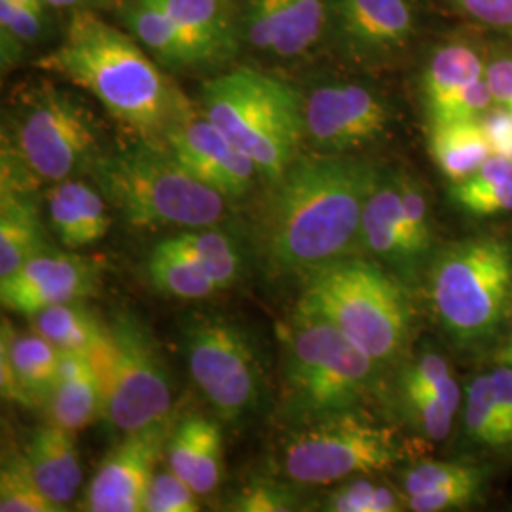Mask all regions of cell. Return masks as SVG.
<instances>
[{
  "label": "cell",
  "instance_id": "cell-45",
  "mask_svg": "<svg viewBox=\"0 0 512 512\" xmlns=\"http://www.w3.org/2000/svg\"><path fill=\"white\" fill-rule=\"evenodd\" d=\"M467 18L512 35V0H450Z\"/></svg>",
  "mask_w": 512,
  "mask_h": 512
},
{
  "label": "cell",
  "instance_id": "cell-11",
  "mask_svg": "<svg viewBox=\"0 0 512 512\" xmlns=\"http://www.w3.org/2000/svg\"><path fill=\"white\" fill-rule=\"evenodd\" d=\"M403 458L397 435L355 410L296 425L281 444L285 480L298 486H329L346 478L391 469Z\"/></svg>",
  "mask_w": 512,
  "mask_h": 512
},
{
  "label": "cell",
  "instance_id": "cell-16",
  "mask_svg": "<svg viewBox=\"0 0 512 512\" xmlns=\"http://www.w3.org/2000/svg\"><path fill=\"white\" fill-rule=\"evenodd\" d=\"M61 365V351L37 330L21 332L2 321L0 389L6 401L42 408L48 403Z\"/></svg>",
  "mask_w": 512,
  "mask_h": 512
},
{
  "label": "cell",
  "instance_id": "cell-41",
  "mask_svg": "<svg viewBox=\"0 0 512 512\" xmlns=\"http://www.w3.org/2000/svg\"><path fill=\"white\" fill-rule=\"evenodd\" d=\"M395 177H397V184H399L404 217L408 222L410 241H412L414 253L423 264L431 253V224H429L427 198H425V192H423L421 184L414 177L406 175L403 171L395 173Z\"/></svg>",
  "mask_w": 512,
  "mask_h": 512
},
{
  "label": "cell",
  "instance_id": "cell-32",
  "mask_svg": "<svg viewBox=\"0 0 512 512\" xmlns=\"http://www.w3.org/2000/svg\"><path fill=\"white\" fill-rule=\"evenodd\" d=\"M465 433L478 446L501 450L511 448L512 433L509 423L505 420L497 399L490 372L476 374L469 382L465 395Z\"/></svg>",
  "mask_w": 512,
  "mask_h": 512
},
{
  "label": "cell",
  "instance_id": "cell-9",
  "mask_svg": "<svg viewBox=\"0 0 512 512\" xmlns=\"http://www.w3.org/2000/svg\"><path fill=\"white\" fill-rule=\"evenodd\" d=\"M92 363L103 385V420L112 431L128 435L173 416V385L162 349L137 313L112 315L107 348Z\"/></svg>",
  "mask_w": 512,
  "mask_h": 512
},
{
  "label": "cell",
  "instance_id": "cell-7",
  "mask_svg": "<svg viewBox=\"0 0 512 512\" xmlns=\"http://www.w3.org/2000/svg\"><path fill=\"white\" fill-rule=\"evenodd\" d=\"M205 116L277 183L298 158L306 139L304 95L289 82L251 67H238L205 82Z\"/></svg>",
  "mask_w": 512,
  "mask_h": 512
},
{
  "label": "cell",
  "instance_id": "cell-51",
  "mask_svg": "<svg viewBox=\"0 0 512 512\" xmlns=\"http://www.w3.org/2000/svg\"><path fill=\"white\" fill-rule=\"evenodd\" d=\"M19 4H23V6H29V8H33V10H37V12H42L44 14V6H46V2L44 0H16Z\"/></svg>",
  "mask_w": 512,
  "mask_h": 512
},
{
  "label": "cell",
  "instance_id": "cell-18",
  "mask_svg": "<svg viewBox=\"0 0 512 512\" xmlns=\"http://www.w3.org/2000/svg\"><path fill=\"white\" fill-rule=\"evenodd\" d=\"M332 18L342 42L365 57L393 54L414 35L410 0H332Z\"/></svg>",
  "mask_w": 512,
  "mask_h": 512
},
{
  "label": "cell",
  "instance_id": "cell-27",
  "mask_svg": "<svg viewBox=\"0 0 512 512\" xmlns=\"http://www.w3.org/2000/svg\"><path fill=\"white\" fill-rule=\"evenodd\" d=\"M33 330L59 351L97 359L109 342V323H103L82 300L57 304L31 315Z\"/></svg>",
  "mask_w": 512,
  "mask_h": 512
},
{
  "label": "cell",
  "instance_id": "cell-28",
  "mask_svg": "<svg viewBox=\"0 0 512 512\" xmlns=\"http://www.w3.org/2000/svg\"><path fill=\"white\" fill-rule=\"evenodd\" d=\"M429 152L440 171L454 183L475 175L492 156L480 118L431 124Z\"/></svg>",
  "mask_w": 512,
  "mask_h": 512
},
{
  "label": "cell",
  "instance_id": "cell-1",
  "mask_svg": "<svg viewBox=\"0 0 512 512\" xmlns=\"http://www.w3.org/2000/svg\"><path fill=\"white\" fill-rule=\"evenodd\" d=\"M380 171L342 154L296 158L272 184L258 249L274 275H308L361 249V220Z\"/></svg>",
  "mask_w": 512,
  "mask_h": 512
},
{
  "label": "cell",
  "instance_id": "cell-12",
  "mask_svg": "<svg viewBox=\"0 0 512 512\" xmlns=\"http://www.w3.org/2000/svg\"><path fill=\"white\" fill-rule=\"evenodd\" d=\"M164 145L198 181L236 200L260 177L255 162L186 101L165 129Z\"/></svg>",
  "mask_w": 512,
  "mask_h": 512
},
{
  "label": "cell",
  "instance_id": "cell-14",
  "mask_svg": "<svg viewBox=\"0 0 512 512\" xmlns=\"http://www.w3.org/2000/svg\"><path fill=\"white\" fill-rule=\"evenodd\" d=\"M306 139L323 154H344L376 141L389 114L384 101L365 86L327 82L304 95Z\"/></svg>",
  "mask_w": 512,
  "mask_h": 512
},
{
  "label": "cell",
  "instance_id": "cell-25",
  "mask_svg": "<svg viewBox=\"0 0 512 512\" xmlns=\"http://www.w3.org/2000/svg\"><path fill=\"white\" fill-rule=\"evenodd\" d=\"M120 18L126 23L131 37H135L165 67H205L202 55L194 48V44L158 6L147 0H131L122 8Z\"/></svg>",
  "mask_w": 512,
  "mask_h": 512
},
{
  "label": "cell",
  "instance_id": "cell-35",
  "mask_svg": "<svg viewBox=\"0 0 512 512\" xmlns=\"http://www.w3.org/2000/svg\"><path fill=\"white\" fill-rule=\"evenodd\" d=\"M325 511L330 512H399L406 507V495L382 482L353 478L342 484L325 499Z\"/></svg>",
  "mask_w": 512,
  "mask_h": 512
},
{
  "label": "cell",
  "instance_id": "cell-29",
  "mask_svg": "<svg viewBox=\"0 0 512 512\" xmlns=\"http://www.w3.org/2000/svg\"><path fill=\"white\" fill-rule=\"evenodd\" d=\"M213 226H203L194 230H181L179 234L165 239L175 249L190 256L200 264L207 274L215 279L220 291L232 287L243 275L245 258L236 238Z\"/></svg>",
  "mask_w": 512,
  "mask_h": 512
},
{
  "label": "cell",
  "instance_id": "cell-8",
  "mask_svg": "<svg viewBox=\"0 0 512 512\" xmlns=\"http://www.w3.org/2000/svg\"><path fill=\"white\" fill-rule=\"evenodd\" d=\"M512 289V247L499 238L446 245L427 270V298L459 346H478L499 329Z\"/></svg>",
  "mask_w": 512,
  "mask_h": 512
},
{
  "label": "cell",
  "instance_id": "cell-3",
  "mask_svg": "<svg viewBox=\"0 0 512 512\" xmlns=\"http://www.w3.org/2000/svg\"><path fill=\"white\" fill-rule=\"evenodd\" d=\"M97 154V120L76 95L48 80L12 95L2 122L0 188L38 192L90 171Z\"/></svg>",
  "mask_w": 512,
  "mask_h": 512
},
{
  "label": "cell",
  "instance_id": "cell-21",
  "mask_svg": "<svg viewBox=\"0 0 512 512\" xmlns=\"http://www.w3.org/2000/svg\"><path fill=\"white\" fill-rule=\"evenodd\" d=\"M23 452L40 490L65 511L82 486V465L73 431L46 421L33 431Z\"/></svg>",
  "mask_w": 512,
  "mask_h": 512
},
{
  "label": "cell",
  "instance_id": "cell-5",
  "mask_svg": "<svg viewBox=\"0 0 512 512\" xmlns=\"http://www.w3.org/2000/svg\"><path fill=\"white\" fill-rule=\"evenodd\" d=\"M283 408L300 425L351 412L380 374L368 357L329 321L304 311L279 327Z\"/></svg>",
  "mask_w": 512,
  "mask_h": 512
},
{
  "label": "cell",
  "instance_id": "cell-39",
  "mask_svg": "<svg viewBox=\"0 0 512 512\" xmlns=\"http://www.w3.org/2000/svg\"><path fill=\"white\" fill-rule=\"evenodd\" d=\"M473 478H486V469L452 461H425L404 471L403 494H425Z\"/></svg>",
  "mask_w": 512,
  "mask_h": 512
},
{
  "label": "cell",
  "instance_id": "cell-48",
  "mask_svg": "<svg viewBox=\"0 0 512 512\" xmlns=\"http://www.w3.org/2000/svg\"><path fill=\"white\" fill-rule=\"evenodd\" d=\"M492 385H494L495 399L509 423L512 433V366L497 365L490 372Z\"/></svg>",
  "mask_w": 512,
  "mask_h": 512
},
{
  "label": "cell",
  "instance_id": "cell-26",
  "mask_svg": "<svg viewBox=\"0 0 512 512\" xmlns=\"http://www.w3.org/2000/svg\"><path fill=\"white\" fill-rule=\"evenodd\" d=\"M486 67L473 48L448 44L431 55L423 73V97L429 124L439 122L444 112L473 82L484 78Z\"/></svg>",
  "mask_w": 512,
  "mask_h": 512
},
{
  "label": "cell",
  "instance_id": "cell-40",
  "mask_svg": "<svg viewBox=\"0 0 512 512\" xmlns=\"http://www.w3.org/2000/svg\"><path fill=\"white\" fill-rule=\"evenodd\" d=\"M200 495L169 467L156 469L145 495V512H198Z\"/></svg>",
  "mask_w": 512,
  "mask_h": 512
},
{
  "label": "cell",
  "instance_id": "cell-42",
  "mask_svg": "<svg viewBox=\"0 0 512 512\" xmlns=\"http://www.w3.org/2000/svg\"><path fill=\"white\" fill-rule=\"evenodd\" d=\"M452 200L476 217L512 211V184H482L473 179L454 183Z\"/></svg>",
  "mask_w": 512,
  "mask_h": 512
},
{
  "label": "cell",
  "instance_id": "cell-50",
  "mask_svg": "<svg viewBox=\"0 0 512 512\" xmlns=\"http://www.w3.org/2000/svg\"><path fill=\"white\" fill-rule=\"evenodd\" d=\"M48 6L54 8H80L84 6L88 0H44Z\"/></svg>",
  "mask_w": 512,
  "mask_h": 512
},
{
  "label": "cell",
  "instance_id": "cell-15",
  "mask_svg": "<svg viewBox=\"0 0 512 512\" xmlns=\"http://www.w3.org/2000/svg\"><path fill=\"white\" fill-rule=\"evenodd\" d=\"M97 283L99 268L92 258L46 249L0 279V300L6 310L31 317L57 304L84 300L97 291Z\"/></svg>",
  "mask_w": 512,
  "mask_h": 512
},
{
  "label": "cell",
  "instance_id": "cell-46",
  "mask_svg": "<svg viewBox=\"0 0 512 512\" xmlns=\"http://www.w3.org/2000/svg\"><path fill=\"white\" fill-rule=\"evenodd\" d=\"M480 124L486 133L488 145L492 148V154L505 156L512 160V112L495 105L488 110Z\"/></svg>",
  "mask_w": 512,
  "mask_h": 512
},
{
  "label": "cell",
  "instance_id": "cell-37",
  "mask_svg": "<svg viewBox=\"0 0 512 512\" xmlns=\"http://www.w3.org/2000/svg\"><path fill=\"white\" fill-rule=\"evenodd\" d=\"M44 14L16 0H0L2 63L12 65L25 44H33L44 31Z\"/></svg>",
  "mask_w": 512,
  "mask_h": 512
},
{
  "label": "cell",
  "instance_id": "cell-34",
  "mask_svg": "<svg viewBox=\"0 0 512 512\" xmlns=\"http://www.w3.org/2000/svg\"><path fill=\"white\" fill-rule=\"evenodd\" d=\"M399 401L403 408L404 420L429 440H444L452 427L458 412L440 401L439 397L418 385L399 382Z\"/></svg>",
  "mask_w": 512,
  "mask_h": 512
},
{
  "label": "cell",
  "instance_id": "cell-4",
  "mask_svg": "<svg viewBox=\"0 0 512 512\" xmlns=\"http://www.w3.org/2000/svg\"><path fill=\"white\" fill-rule=\"evenodd\" d=\"M90 175L133 228L194 230L219 224L228 198L198 181L164 143L141 139L99 152Z\"/></svg>",
  "mask_w": 512,
  "mask_h": 512
},
{
  "label": "cell",
  "instance_id": "cell-13",
  "mask_svg": "<svg viewBox=\"0 0 512 512\" xmlns=\"http://www.w3.org/2000/svg\"><path fill=\"white\" fill-rule=\"evenodd\" d=\"M175 418L122 435L101 461L80 509L88 512H141L150 480L165 458V446Z\"/></svg>",
  "mask_w": 512,
  "mask_h": 512
},
{
  "label": "cell",
  "instance_id": "cell-31",
  "mask_svg": "<svg viewBox=\"0 0 512 512\" xmlns=\"http://www.w3.org/2000/svg\"><path fill=\"white\" fill-rule=\"evenodd\" d=\"M332 0H281L272 54L293 59L308 54L323 37Z\"/></svg>",
  "mask_w": 512,
  "mask_h": 512
},
{
  "label": "cell",
  "instance_id": "cell-44",
  "mask_svg": "<svg viewBox=\"0 0 512 512\" xmlns=\"http://www.w3.org/2000/svg\"><path fill=\"white\" fill-rule=\"evenodd\" d=\"M281 0H247L243 14V35L258 50L272 54Z\"/></svg>",
  "mask_w": 512,
  "mask_h": 512
},
{
  "label": "cell",
  "instance_id": "cell-22",
  "mask_svg": "<svg viewBox=\"0 0 512 512\" xmlns=\"http://www.w3.org/2000/svg\"><path fill=\"white\" fill-rule=\"evenodd\" d=\"M164 10L202 55L205 67L238 50V29L230 0H147Z\"/></svg>",
  "mask_w": 512,
  "mask_h": 512
},
{
  "label": "cell",
  "instance_id": "cell-23",
  "mask_svg": "<svg viewBox=\"0 0 512 512\" xmlns=\"http://www.w3.org/2000/svg\"><path fill=\"white\" fill-rule=\"evenodd\" d=\"M44 412L50 423L73 433L103 418V385L92 359L61 351L59 374Z\"/></svg>",
  "mask_w": 512,
  "mask_h": 512
},
{
  "label": "cell",
  "instance_id": "cell-2",
  "mask_svg": "<svg viewBox=\"0 0 512 512\" xmlns=\"http://www.w3.org/2000/svg\"><path fill=\"white\" fill-rule=\"evenodd\" d=\"M37 67L93 95L114 120L147 141L164 143L165 129L188 101L135 37L90 10L74 12L61 44Z\"/></svg>",
  "mask_w": 512,
  "mask_h": 512
},
{
  "label": "cell",
  "instance_id": "cell-43",
  "mask_svg": "<svg viewBox=\"0 0 512 512\" xmlns=\"http://www.w3.org/2000/svg\"><path fill=\"white\" fill-rule=\"evenodd\" d=\"M486 478L463 480L425 494L406 495V507L414 512H444L465 509L475 503Z\"/></svg>",
  "mask_w": 512,
  "mask_h": 512
},
{
  "label": "cell",
  "instance_id": "cell-19",
  "mask_svg": "<svg viewBox=\"0 0 512 512\" xmlns=\"http://www.w3.org/2000/svg\"><path fill=\"white\" fill-rule=\"evenodd\" d=\"M165 461L200 497L213 494L224 469L219 421L202 414H188L175 421L165 446Z\"/></svg>",
  "mask_w": 512,
  "mask_h": 512
},
{
  "label": "cell",
  "instance_id": "cell-36",
  "mask_svg": "<svg viewBox=\"0 0 512 512\" xmlns=\"http://www.w3.org/2000/svg\"><path fill=\"white\" fill-rule=\"evenodd\" d=\"M291 480L281 482L274 478H260L243 486L228 501L230 511L236 512H289L302 509V501Z\"/></svg>",
  "mask_w": 512,
  "mask_h": 512
},
{
  "label": "cell",
  "instance_id": "cell-38",
  "mask_svg": "<svg viewBox=\"0 0 512 512\" xmlns=\"http://www.w3.org/2000/svg\"><path fill=\"white\" fill-rule=\"evenodd\" d=\"M401 382L418 385L433 391L442 403L458 412L461 404V391L458 380L452 374L450 363L437 351H425L418 355L401 376Z\"/></svg>",
  "mask_w": 512,
  "mask_h": 512
},
{
  "label": "cell",
  "instance_id": "cell-49",
  "mask_svg": "<svg viewBox=\"0 0 512 512\" xmlns=\"http://www.w3.org/2000/svg\"><path fill=\"white\" fill-rule=\"evenodd\" d=\"M495 361H497V365L512 366V332L511 336H509V340L503 344V348L497 351Z\"/></svg>",
  "mask_w": 512,
  "mask_h": 512
},
{
  "label": "cell",
  "instance_id": "cell-30",
  "mask_svg": "<svg viewBox=\"0 0 512 512\" xmlns=\"http://www.w3.org/2000/svg\"><path fill=\"white\" fill-rule=\"evenodd\" d=\"M147 270L154 289L173 298L202 300L220 291L215 279L200 264L169 245L165 239L154 247L148 258Z\"/></svg>",
  "mask_w": 512,
  "mask_h": 512
},
{
  "label": "cell",
  "instance_id": "cell-17",
  "mask_svg": "<svg viewBox=\"0 0 512 512\" xmlns=\"http://www.w3.org/2000/svg\"><path fill=\"white\" fill-rule=\"evenodd\" d=\"M361 249L403 281L420 272L421 260L414 253L408 222L395 173H382L366 200L361 220Z\"/></svg>",
  "mask_w": 512,
  "mask_h": 512
},
{
  "label": "cell",
  "instance_id": "cell-6",
  "mask_svg": "<svg viewBox=\"0 0 512 512\" xmlns=\"http://www.w3.org/2000/svg\"><path fill=\"white\" fill-rule=\"evenodd\" d=\"M304 283L296 310L329 321L380 365L401 357L412 330V306L401 277L351 255L323 266Z\"/></svg>",
  "mask_w": 512,
  "mask_h": 512
},
{
  "label": "cell",
  "instance_id": "cell-33",
  "mask_svg": "<svg viewBox=\"0 0 512 512\" xmlns=\"http://www.w3.org/2000/svg\"><path fill=\"white\" fill-rule=\"evenodd\" d=\"M0 511L61 512L40 490L25 452L8 448L2 454L0 469Z\"/></svg>",
  "mask_w": 512,
  "mask_h": 512
},
{
  "label": "cell",
  "instance_id": "cell-47",
  "mask_svg": "<svg viewBox=\"0 0 512 512\" xmlns=\"http://www.w3.org/2000/svg\"><path fill=\"white\" fill-rule=\"evenodd\" d=\"M486 82L495 105L512 112V57H497L486 65Z\"/></svg>",
  "mask_w": 512,
  "mask_h": 512
},
{
  "label": "cell",
  "instance_id": "cell-20",
  "mask_svg": "<svg viewBox=\"0 0 512 512\" xmlns=\"http://www.w3.org/2000/svg\"><path fill=\"white\" fill-rule=\"evenodd\" d=\"M54 234L67 249H82L101 241L110 228L107 200L101 190L80 179H65L46 192Z\"/></svg>",
  "mask_w": 512,
  "mask_h": 512
},
{
  "label": "cell",
  "instance_id": "cell-10",
  "mask_svg": "<svg viewBox=\"0 0 512 512\" xmlns=\"http://www.w3.org/2000/svg\"><path fill=\"white\" fill-rule=\"evenodd\" d=\"M192 382L220 420L239 425L264 403V365L251 332L224 315L190 317L181 332Z\"/></svg>",
  "mask_w": 512,
  "mask_h": 512
},
{
  "label": "cell",
  "instance_id": "cell-24",
  "mask_svg": "<svg viewBox=\"0 0 512 512\" xmlns=\"http://www.w3.org/2000/svg\"><path fill=\"white\" fill-rule=\"evenodd\" d=\"M48 249L37 192L0 188V279Z\"/></svg>",
  "mask_w": 512,
  "mask_h": 512
}]
</instances>
